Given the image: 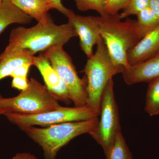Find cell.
Returning <instances> with one entry per match:
<instances>
[{
	"label": "cell",
	"mask_w": 159,
	"mask_h": 159,
	"mask_svg": "<svg viewBox=\"0 0 159 159\" xmlns=\"http://www.w3.org/2000/svg\"><path fill=\"white\" fill-rule=\"evenodd\" d=\"M3 0H0V2H2V1Z\"/></svg>",
	"instance_id": "obj_27"
},
{
	"label": "cell",
	"mask_w": 159,
	"mask_h": 159,
	"mask_svg": "<svg viewBox=\"0 0 159 159\" xmlns=\"http://www.w3.org/2000/svg\"><path fill=\"white\" fill-rule=\"evenodd\" d=\"M122 74L127 85L150 82L159 77V54L144 62L130 66Z\"/></svg>",
	"instance_id": "obj_10"
},
{
	"label": "cell",
	"mask_w": 159,
	"mask_h": 159,
	"mask_svg": "<svg viewBox=\"0 0 159 159\" xmlns=\"http://www.w3.org/2000/svg\"><path fill=\"white\" fill-rule=\"evenodd\" d=\"M74 26L79 37L81 50L88 57L93 55V48L101 38L97 16H83L70 10L66 16Z\"/></svg>",
	"instance_id": "obj_9"
},
{
	"label": "cell",
	"mask_w": 159,
	"mask_h": 159,
	"mask_svg": "<svg viewBox=\"0 0 159 159\" xmlns=\"http://www.w3.org/2000/svg\"><path fill=\"white\" fill-rule=\"evenodd\" d=\"M150 0H130L128 5L119 14L121 20L131 15H137L143 9L149 7Z\"/></svg>",
	"instance_id": "obj_20"
},
{
	"label": "cell",
	"mask_w": 159,
	"mask_h": 159,
	"mask_svg": "<svg viewBox=\"0 0 159 159\" xmlns=\"http://www.w3.org/2000/svg\"><path fill=\"white\" fill-rule=\"evenodd\" d=\"M159 54V26L145 35L128 51L127 61L130 66L139 64Z\"/></svg>",
	"instance_id": "obj_11"
},
{
	"label": "cell",
	"mask_w": 159,
	"mask_h": 159,
	"mask_svg": "<svg viewBox=\"0 0 159 159\" xmlns=\"http://www.w3.org/2000/svg\"><path fill=\"white\" fill-rule=\"evenodd\" d=\"M97 19L101 37L113 61L123 70L128 68L127 53L142 39L135 20L128 18L122 21L119 13L99 16Z\"/></svg>",
	"instance_id": "obj_2"
},
{
	"label": "cell",
	"mask_w": 159,
	"mask_h": 159,
	"mask_svg": "<svg viewBox=\"0 0 159 159\" xmlns=\"http://www.w3.org/2000/svg\"><path fill=\"white\" fill-rule=\"evenodd\" d=\"M77 34L73 25H57L51 16L45 23H38L31 28L17 27L12 29L8 46L12 48L25 50L34 55L51 47L64 45Z\"/></svg>",
	"instance_id": "obj_1"
},
{
	"label": "cell",
	"mask_w": 159,
	"mask_h": 159,
	"mask_svg": "<svg viewBox=\"0 0 159 159\" xmlns=\"http://www.w3.org/2000/svg\"><path fill=\"white\" fill-rule=\"evenodd\" d=\"M54 95L37 79L31 78L29 86L16 97L4 98L0 95V115L8 113L35 115L61 107Z\"/></svg>",
	"instance_id": "obj_5"
},
{
	"label": "cell",
	"mask_w": 159,
	"mask_h": 159,
	"mask_svg": "<svg viewBox=\"0 0 159 159\" xmlns=\"http://www.w3.org/2000/svg\"><path fill=\"white\" fill-rule=\"evenodd\" d=\"M33 66H35L39 70L44 81L45 85L49 91L59 85L62 79L43 52L38 56H34Z\"/></svg>",
	"instance_id": "obj_15"
},
{
	"label": "cell",
	"mask_w": 159,
	"mask_h": 159,
	"mask_svg": "<svg viewBox=\"0 0 159 159\" xmlns=\"http://www.w3.org/2000/svg\"><path fill=\"white\" fill-rule=\"evenodd\" d=\"M11 159H38L35 156L29 152H22L16 153Z\"/></svg>",
	"instance_id": "obj_25"
},
{
	"label": "cell",
	"mask_w": 159,
	"mask_h": 159,
	"mask_svg": "<svg viewBox=\"0 0 159 159\" xmlns=\"http://www.w3.org/2000/svg\"><path fill=\"white\" fill-rule=\"evenodd\" d=\"M98 117L86 121L64 122L47 127L34 126L21 129L39 145L45 159H56L61 148L74 138L83 134H89L97 127Z\"/></svg>",
	"instance_id": "obj_3"
},
{
	"label": "cell",
	"mask_w": 159,
	"mask_h": 159,
	"mask_svg": "<svg viewBox=\"0 0 159 159\" xmlns=\"http://www.w3.org/2000/svg\"><path fill=\"white\" fill-rule=\"evenodd\" d=\"M149 7L153 10L159 20V0H150Z\"/></svg>",
	"instance_id": "obj_26"
},
{
	"label": "cell",
	"mask_w": 159,
	"mask_h": 159,
	"mask_svg": "<svg viewBox=\"0 0 159 159\" xmlns=\"http://www.w3.org/2000/svg\"><path fill=\"white\" fill-rule=\"evenodd\" d=\"M63 46H54L43 53L65 83L75 106H84L86 105L88 100L86 80L80 78L71 57Z\"/></svg>",
	"instance_id": "obj_7"
},
{
	"label": "cell",
	"mask_w": 159,
	"mask_h": 159,
	"mask_svg": "<svg viewBox=\"0 0 159 159\" xmlns=\"http://www.w3.org/2000/svg\"><path fill=\"white\" fill-rule=\"evenodd\" d=\"M105 155L106 159H134L122 132L118 134L113 145Z\"/></svg>",
	"instance_id": "obj_18"
},
{
	"label": "cell",
	"mask_w": 159,
	"mask_h": 159,
	"mask_svg": "<svg viewBox=\"0 0 159 159\" xmlns=\"http://www.w3.org/2000/svg\"><path fill=\"white\" fill-rule=\"evenodd\" d=\"M97 50L89 57L84 66L88 100L86 105L99 116L101 98L109 81L123 70L113 61L102 37Z\"/></svg>",
	"instance_id": "obj_4"
},
{
	"label": "cell",
	"mask_w": 159,
	"mask_h": 159,
	"mask_svg": "<svg viewBox=\"0 0 159 159\" xmlns=\"http://www.w3.org/2000/svg\"><path fill=\"white\" fill-rule=\"evenodd\" d=\"M34 56L25 50L13 49L6 46L0 55V80L10 77L18 67L24 64L31 63L33 66Z\"/></svg>",
	"instance_id": "obj_12"
},
{
	"label": "cell",
	"mask_w": 159,
	"mask_h": 159,
	"mask_svg": "<svg viewBox=\"0 0 159 159\" xmlns=\"http://www.w3.org/2000/svg\"><path fill=\"white\" fill-rule=\"evenodd\" d=\"M24 13L34 19L38 23H45L51 16L48 11L54 9L48 0H11Z\"/></svg>",
	"instance_id": "obj_13"
},
{
	"label": "cell",
	"mask_w": 159,
	"mask_h": 159,
	"mask_svg": "<svg viewBox=\"0 0 159 159\" xmlns=\"http://www.w3.org/2000/svg\"><path fill=\"white\" fill-rule=\"evenodd\" d=\"M33 19L24 13L11 0L0 2V36L10 25L14 24L26 25Z\"/></svg>",
	"instance_id": "obj_14"
},
{
	"label": "cell",
	"mask_w": 159,
	"mask_h": 159,
	"mask_svg": "<svg viewBox=\"0 0 159 159\" xmlns=\"http://www.w3.org/2000/svg\"><path fill=\"white\" fill-rule=\"evenodd\" d=\"M0 58H1V57H0Z\"/></svg>",
	"instance_id": "obj_28"
},
{
	"label": "cell",
	"mask_w": 159,
	"mask_h": 159,
	"mask_svg": "<svg viewBox=\"0 0 159 159\" xmlns=\"http://www.w3.org/2000/svg\"><path fill=\"white\" fill-rule=\"evenodd\" d=\"M51 2L54 6V9H56L62 14L66 16L68 14L70 9H68L65 7L61 2V0H48Z\"/></svg>",
	"instance_id": "obj_24"
},
{
	"label": "cell",
	"mask_w": 159,
	"mask_h": 159,
	"mask_svg": "<svg viewBox=\"0 0 159 159\" xmlns=\"http://www.w3.org/2000/svg\"><path fill=\"white\" fill-rule=\"evenodd\" d=\"M99 116L97 127L89 135L102 147L106 155L113 145L117 135L121 131L113 78L109 81L102 93Z\"/></svg>",
	"instance_id": "obj_6"
},
{
	"label": "cell",
	"mask_w": 159,
	"mask_h": 159,
	"mask_svg": "<svg viewBox=\"0 0 159 159\" xmlns=\"http://www.w3.org/2000/svg\"><path fill=\"white\" fill-rule=\"evenodd\" d=\"M130 0H107L105 3L106 14L115 15L119 10L125 9Z\"/></svg>",
	"instance_id": "obj_21"
},
{
	"label": "cell",
	"mask_w": 159,
	"mask_h": 159,
	"mask_svg": "<svg viewBox=\"0 0 159 159\" xmlns=\"http://www.w3.org/2000/svg\"><path fill=\"white\" fill-rule=\"evenodd\" d=\"M29 80L20 77H13L11 81V86L13 88L21 91L25 90L29 86Z\"/></svg>",
	"instance_id": "obj_23"
},
{
	"label": "cell",
	"mask_w": 159,
	"mask_h": 159,
	"mask_svg": "<svg viewBox=\"0 0 159 159\" xmlns=\"http://www.w3.org/2000/svg\"><path fill=\"white\" fill-rule=\"evenodd\" d=\"M107 0H74L76 7L79 11H97L100 16L106 15L105 6Z\"/></svg>",
	"instance_id": "obj_19"
},
{
	"label": "cell",
	"mask_w": 159,
	"mask_h": 159,
	"mask_svg": "<svg viewBox=\"0 0 159 159\" xmlns=\"http://www.w3.org/2000/svg\"><path fill=\"white\" fill-rule=\"evenodd\" d=\"M32 65L31 63L23 64L18 67L11 74L10 77H20L24 79H28V75L29 69Z\"/></svg>",
	"instance_id": "obj_22"
},
{
	"label": "cell",
	"mask_w": 159,
	"mask_h": 159,
	"mask_svg": "<svg viewBox=\"0 0 159 159\" xmlns=\"http://www.w3.org/2000/svg\"><path fill=\"white\" fill-rule=\"evenodd\" d=\"M4 116L9 122L20 129L35 125L47 127L64 122L86 121L99 116L87 105L74 107L61 106L54 110L35 115L8 113Z\"/></svg>",
	"instance_id": "obj_8"
},
{
	"label": "cell",
	"mask_w": 159,
	"mask_h": 159,
	"mask_svg": "<svg viewBox=\"0 0 159 159\" xmlns=\"http://www.w3.org/2000/svg\"><path fill=\"white\" fill-rule=\"evenodd\" d=\"M1 116V115H0V116Z\"/></svg>",
	"instance_id": "obj_29"
},
{
	"label": "cell",
	"mask_w": 159,
	"mask_h": 159,
	"mask_svg": "<svg viewBox=\"0 0 159 159\" xmlns=\"http://www.w3.org/2000/svg\"><path fill=\"white\" fill-rule=\"evenodd\" d=\"M137 16V29L141 39L155 30L159 26L158 18L149 7L143 9Z\"/></svg>",
	"instance_id": "obj_16"
},
{
	"label": "cell",
	"mask_w": 159,
	"mask_h": 159,
	"mask_svg": "<svg viewBox=\"0 0 159 159\" xmlns=\"http://www.w3.org/2000/svg\"><path fill=\"white\" fill-rule=\"evenodd\" d=\"M145 110L151 116L159 114V77L149 82L145 97Z\"/></svg>",
	"instance_id": "obj_17"
}]
</instances>
